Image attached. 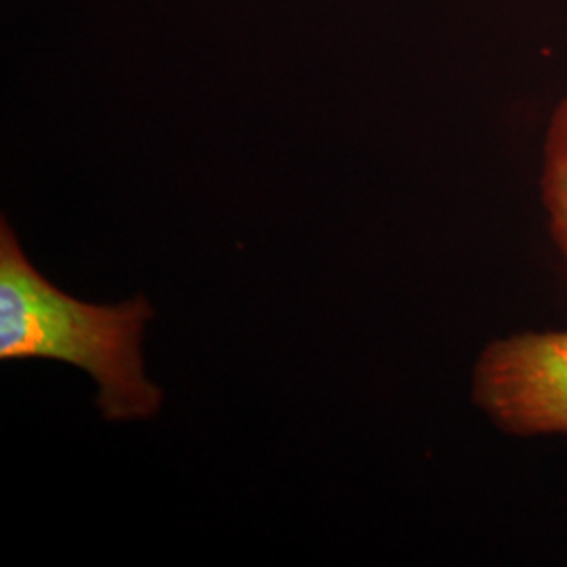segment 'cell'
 Returning <instances> with one entry per match:
<instances>
[{"mask_svg": "<svg viewBox=\"0 0 567 567\" xmlns=\"http://www.w3.org/2000/svg\"><path fill=\"white\" fill-rule=\"evenodd\" d=\"M154 316L143 297L121 305L82 303L42 278L13 229L0 225V360H58L97 385L107 421L150 419L163 391L145 377L142 343Z\"/></svg>", "mask_w": 567, "mask_h": 567, "instance_id": "6da1fadb", "label": "cell"}, {"mask_svg": "<svg viewBox=\"0 0 567 567\" xmlns=\"http://www.w3.org/2000/svg\"><path fill=\"white\" fill-rule=\"evenodd\" d=\"M540 185L548 229L567 264V97L555 107L548 121Z\"/></svg>", "mask_w": 567, "mask_h": 567, "instance_id": "3957f363", "label": "cell"}, {"mask_svg": "<svg viewBox=\"0 0 567 567\" xmlns=\"http://www.w3.org/2000/svg\"><path fill=\"white\" fill-rule=\"evenodd\" d=\"M473 402L508 435H567V330L487 343L473 370Z\"/></svg>", "mask_w": 567, "mask_h": 567, "instance_id": "7a4b0ae2", "label": "cell"}]
</instances>
